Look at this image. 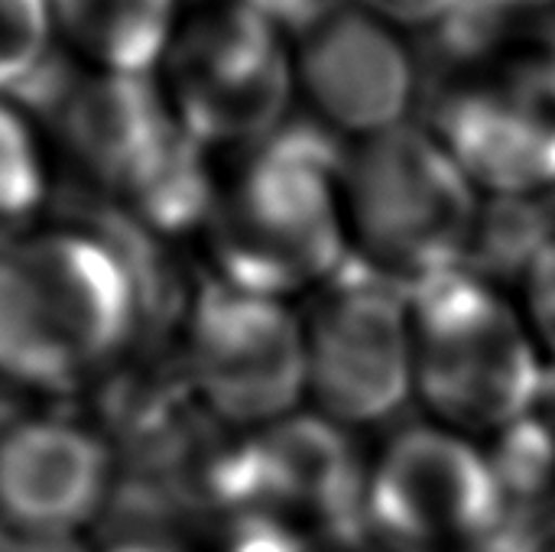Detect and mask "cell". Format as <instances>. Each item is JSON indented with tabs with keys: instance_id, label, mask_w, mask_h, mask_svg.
<instances>
[{
	"instance_id": "12",
	"label": "cell",
	"mask_w": 555,
	"mask_h": 552,
	"mask_svg": "<svg viewBox=\"0 0 555 552\" xmlns=\"http://www.w3.org/2000/svg\"><path fill=\"white\" fill-rule=\"evenodd\" d=\"M111 455L65 420H23L0 433V530L29 543H59L104 504Z\"/></svg>"
},
{
	"instance_id": "6",
	"label": "cell",
	"mask_w": 555,
	"mask_h": 552,
	"mask_svg": "<svg viewBox=\"0 0 555 552\" xmlns=\"http://www.w3.org/2000/svg\"><path fill=\"white\" fill-rule=\"evenodd\" d=\"M163 94L205 150H250L289 117L296 59L286 33L247 0H208L163 55Z\"/></svg>"
},
{
	"instance_id": "16",
	"label": "cell",
	"mask_w": 555,
	"mask_h": 552,
	"mask_svg": "<svg viewBox=\"0 0 555 552\" xmlns=\"http://www.w3.org/2000/svg\"><path fill=\"white\" fill-rule=\"evenodd\" d=\"M49 0H0V88L26 78L52 36Z\"/></svg>"
},
{
	"instance_id": "3",
	"label": "cell",
	"mask_w": 555,
	"mask_h": 552,
	"mask_svg": "<svg viewBox=\"0 0 555 552\" xmlns=\"http://www.w3.org/2000/svg\"><path fill=\"white\" fill-rule=\"evenodd\" d=\"M137 322L127 260L85 231H39L0 247V374L68 387L111 361Z\"/></svg>"
},
{
	"instance_id": "13",
	"label": "cell",
	"mask_w": 555,
	"mask_h": 552,
	"mask_svg": "<svg viewBox=\"0 0 555 552\" xmlns=\"http://www.w3.org/2000/svg\"><path fill=\"white\" fill-rule=\"evenodd\" d=\"M52 29L94 72L150 75L179 29V0H49Z\"/></svg>"
},
{
	"instance_id": "4",
	"label": "cell",
	"mask_w": 555,
	"mask_h": 552,
	"mask_svg": "<svg viewBox=\"0 0 555 552\" xmlns=\"http://www.w3.org/2000/svg\"><path fill=\"white\" fill-rule=\"evenodd\" d=\"M410 319L426 420L485 442L546 400L553 371L514 293L462 270L410 296Z\"/></svg>"
},
{
	"instance_id": "22",
	"label": "cell",
	"mask_w": 555,
	"mask_h": 552,
	"mask_svg": "<svg viewBox=\"0 0 555 552\" xmlns=\"http://www.w3.org/2000/svg\"><path fill=\"white\" fill-rule=\"evenodd\" d=\"M527 552H555V527L553 530H546V534H540V537L530 543V550Z\"/></svg>"
},
{
	"instance_id": "10",
	"label": "cell",
	"mask_w": 555,
	"mask_h": 552,
	"mask_svg": "<svg viewBox=\"0 0 555 552\" xmlns=\"http://www.w3.org/2000/svg\"><path fill=\"white\" fill-rule=\"evenodd\" d=\"M371 449L309 407L247 433L237 517L260 514L322 540L364 527V485ZM234 517V521H237Z\"/></svg>"
},
{
	"instance_id": "24",
	"label": "cell",
	"mask_w": 555,
	"mask_h": 552,
	"mask_svg": "<svg viewBox=\"0 0 555 552\" xmlns=\"http://www.w3.org/2000/svg\"><path fill=\"white\" fill-rule=\"evenodd\" d=\"M546 42H550V49L555 52V13L550 16V23H546Z\"/></svg>"
},
{
	"instance_id": "21",
	"label": "cell",
	"mask_w": 555,
	"mask_h": 552,
	"mask_svg": "<svg viewBox=\"0 0 555 552\" xmlns=\"http://www.w3.org/2000/svg\"><path fill=\"white\" fill-rule=\"evenodd\" d=\"M107 552H179L172 543L166 540H153V537H130L117 547H111Z\"/></svg>"
},
{
	"instance_id": "15",
	"label": "cell",
	"mask_w": 555,
	"mask_h": 552,
	"mask_svg": "<svg viewBox=\"0 0 555 552\" xmlns=\"http://www.w3.org/2000/svg\"><path fill=\"white\" fill-rule=\"evenodd\" d=\"M46 192L39 143L23 114L0 98V231L29 218Z\"/></svg>"
},
{
	"instance_id": "8",
	"label": "cell",
	"mask_w": 555,
	"mask_h": 552,
	"mask_svg": "<svg viewBox=\"0 0 555 552\" xmlns=\"http://www.w3.org/2000/svg\"><path fill=\"white\" fill-rule=\"evenodd\" d=\"M306 407L348 433L390 426L413 403L410 296L351 264L309 296Z\"/></svg>"
},
{
	"instance_id": "2",
	"label": "cell",
	"mask_w": 555,
	"mask_h": 552,
	"mask_svg": "<svg viewBox=\"0 0 555 552\" xmlns=\"http://www.w3.org/2000/svg\"><path fill=\"white\" fill-rule=\"evenodd\" d=\"M481 205L485 195L420 120L348 146V264L406 296L468 267Z\"/></svg>"
},
{
	"instance_id": "17",
	"label": "cell",
	"mask_w": 555,
	"mask_h": 552,
	"mask_svg": "<svg viewBox=\"0 0 555 552\" xmlns=\"http://www.w3.org/2000/svg\"><path fill=\"white\" fill-rule=\"evenodd\" d=\"M514 299L555 374V234L533 254L514 286Z\"/></svg>"
},
{
	"instance_id": "23",
	"label": "cell",
	"mask_w": 555,
	"mask_h": 552,
	"mask_svg": "<svg viewBox=\"0 0 555 552\" xmlns=\"http://www.w3.org/2000/svg\"><path fill=\"white\" fill-rule=\"evenodd\" d=\"M546 410H550V416L555 420V374L553 381H550V390H546Z\"/></svg>"
},
{
	"instance_id": "11",
	"label": "cell",
	"mask_w": 555,
	"mask_h": 552,
	"mask_svg": "<svg viewBox=\"0 0 555 552\" xmlns=\"http://www.w3.org/2000/svg\"><path fill=\"white\" fill-rule=\"evenodd\" d=\"M296 85L315 120L367 140L416 117V62L400 29L345 0L293 42Z\"/></svg>"
},
{
	"instance_id": "20",
	"label": "cell",
	"mask_w": 555,
	"mask_h": 552,
	"mask_svg": "<svg viewBox=\"0 0 555 552\" xmlns=\"http://www.w3.org/2000/svg\"><path fill=\"white\" fill-rule=\"evenodd\" d=\"M498 16H507L514 23H524V26H537V29H546L550 16L555 13V0H472Z\"/></svg>"
},
{
	"instance_id": "14",
	"label": "cell",
	"mask_w": 555,
	"mask_h": 552,
	"mask_svg": "<svg viewBox=\"0 0 555 552\" xmlns=\"http://www.w3.org/2000/svg\"><path fill=\"white\" fill-rule=\"evenodd\" d=\"M507 517L530 530L546 534L555 527V420L546 400L485 439Z\"/></svg>"
},
{
	"instance_id": "9",
	"label": "cell",
	"mask_w": 555,
	"mask_h": 552,
	"mask_svg": "<svg viewBox=\"0 0 555 552\" xmlns=\"http://www.w3.org/2000/svg\"><path fill=\"white\" fill-rule=\"evenodd\" d=\"M189 374L205 410L241 433L306 410L302 309L205 283L189 312Z\"/></svg>"
},
{
	"instance_id": "18",
	"label": "cell",
	"mask_w": 555,
	"mask_h": 552,
	"mask_svg": "<svg viewBox=\"0 0 555 552\" xmlns=\"http://www.w3.org/2000/svg\"><path fill=\"white\" fill-rule=\"evenodd\" d=\"M221 552H335V540H322L273 517L247 514L228 524Z\"/></svg>"
},
{
	"instance_id": "19",
	"label": "cell",
	"mask_w": 555,
	"mask_h": 552,
	"mask_svg": "<svg viewBox=\"0 0 555 552\" xmlns=\"http://www.w3.org/2000/svg\"><path fill=\"white\" fill-rule=\"evenodd\" d=\"M354 3L374 13L377 20L390 23L393 29L400 33L406 29L410 36H416L449 20L465 0H354Z\"/></svg>"
},
{
	"instance_id": "7",
	"label": "cell",
	"mask_w": 555,
	"mask_h": 552,
	"mask_svg": "<svg viewBox=\"0 0 555 552\" xmlns=\"http://www.w3.org/2000/svg\"><path fill=\"white\" fill-rule=\"evenodd\" d=\"M485 198L555 195V52L524 42L416 101V117Z\"/></svg>"
},
{
	"instance_id": "5",
	"label": "cell",
	"mask_w": 555,
	"mask_h": 552,
	"mask_svg": "<svg viewBox=\"0 0 555 552\" xmlns=\"http://www.w3.org/2000/svg\"><path fill=\"white\" fill-rule=\"evenodd\" d=\"M364 534L387 552H527L540 537L507 517L485 442L426 416L371 446Z\"/></svg>"
},
{
	"instance_id": "1",
	"label": "cell",
	"mask_w": 555,
	"mask_h": 552,
	"mask_svg": "<svg viewBox=\"0 0 555 552\" xmlns=\"http://www.w3.org/2000/svg\"><path fill=\"white\" fill-rule=\"evenodd\" d=\"M351 140L306 114L244 150L208 215L215 280L299 303L348 267L341 169Z\"/></svg>"
}]
</instances>
